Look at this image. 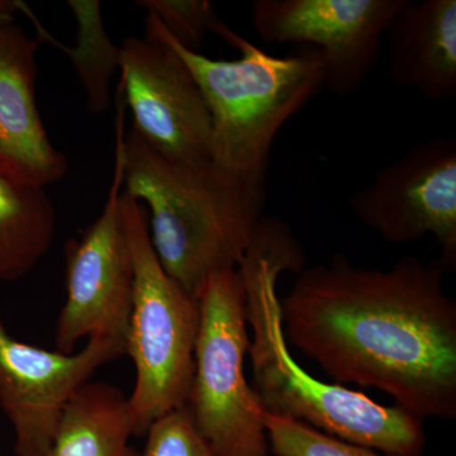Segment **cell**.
Returning <instances> with one entry per match:
<instances>
[{
  "label": "cell",
  "mask_w": 456,
  "mask_h": 456,
  "mask_svg": "<svg viewBox=\"0 0 456 456\" xmlns=\"http://www.w3.org/2000/svg\"><path fill=\"white\" fill-rule=\"evenodd\" d=\"M443 261L364 268L336 255L281 299L288 344L336 384L379 389L419 417H456V302Z\"/></svg>",
  "instance_id": "6da1fadb"
},
{
  "label": "cell",
  "mask_w": 456,
  "mask_h": 456,
  "mask_svg": "<svg viewBox=\"0 0 456 456\" xmlns=\"http://www.w3.org/2000/svg\"><path fill=\"white\" fill-rule=\"evenodd\" d=\"M237 269L246 289L251 387L264 412L384 454L421 456L426 446L421 419L395 404L383 406L362 393L317 379L294 359L278 296L279 277L305 269L302 246L290 228L264 216Z\"/></svg>",
  "instance_id": "7a4b0ae2"
},
{
  "label": "cell",
  "mask_w": 456,
  "mask_h": 456,
  "mask_svg": "<svg viewBox=\"0 0 456 456\" xmlns=\"http://www.w3.org/2000/svg\"><path fill=\"white\" fill-rule=\"evenodd\" d=\"M123 191L147 207L156 255L167 274L198 298L216 273L236 269L253 241L266 203V179L226 169L212 159L182 163L125 134L118 103Z\"/></svg>",
  "instance_id": "3957f363"
},
{
  "label": "cell",
  "mask_w": 456,
  "mask_h": 456,
  "mask_svg": "<svg viewBox=\"0 0 456 456\" xmlns=\"http://www.w3.org/2000/svg\"><path fill=\"white\" fill-rule=\"evenodd\" d=\"M146 32L169 45L196 79L211 114L212 160L240 175L266 179L279 132L325 88L322 53L302 46L289 55H270L224 26L218 36L241 53L226 61L185 49L154 14L147 13Z\"/></svg>",
  "instance_id": "277c9868"
},
{
  "label": "cell",
  "mask_w": 456,
  "mask_h": 456,
  "mask_svg": "<svg viewBox=\"0 0 456 456\" xmlns=\"http://www.w3.org/2000/svg\"><path fill=\"white\" fill-rule=\"evenodd\" d=\"M121 211L134 263L126 355L134 362L136 379L128 403L134 435L145 436L156 419L187 404L200 305L161 265L145 207L122 191Z\"/></svg>",
  "instance_id": "5b68a950"
},
{
  "label": "cell",
  "mask_w": 456,
  "mask_h": 456,
  "mask_svg": "<svg viewBox=\"0 0 456 456\" xmlns=\"http://www.w3.org/2000/svg\"><path fill=\"white\" fill-rule=\"evenodd\" d=\"M200 327L187 408L215 456H270L268 435L246 379L250 334L239 269L216 273L198 294Z\"/></svg>",
  "instance_id": "8992f818"
},
{
  "label": "cell",
  "mask_w": 456,
  "mask_h": 456,
  "mask_svg": "<svg viewBox=\"0 0 456 456\" xmlns=\"http://www.w3.org/2000/svg\"><path fill=\"white\" fill-rule=\"evenodd\" d=\"M123 164L116 141L112 185L101 216L65 248L66 299L55 330L56 350L74 353L86 338H108L126 350L134 297V263L123 224Z\"/></svg>",
  "instance_id": "52a82bcc"
},
{
  "label": "cell",
  "mask_w": 456,
  "mask_h": 456,
  "mask_svg": "<svg viewBox=\"0 0 456 456\" xmlns=\"http://www.w3.org/2000/svg\"><path fill=\"white\" fill-rule=\"evenodd\" d=\"M351 211L389 244L434 236L448 272L456 269V142L416 143L349 198Z\"/></svg>",
  "instance_id": "ba28073f"
},
{
  "label": "cell",
  "mask_w": 456,
  "mask_h": 456,
  "mask_svg": "<svg viewBox=\"0 0 456 456\" xmlns=\"http://www.w3.org/2000/svg\"><path fill=\"white\" fill-rule=\"evenodd\" d=\"M408 0H255L251 23L268 44L314 47L325 60V88L338 98L362 86L387 28Z\"/></svg>",
  "instance_id": "9c48e42d"
},
{
  "label": "cell",
  "mask_w": 456,
  "mask_h": 456,
  "mask_svg": "<svg viewBox=\"0 0 456 456\" xmlns=\"http://www.w3.org/2000/svg\"><path fill=\"white\" fill-rule=\"evenodd\" d=\"M119 49L118 94L130 108L131 131L169 160L211 159V114L182 57L150 32L126 37Z\"/></svg>",
  "instance_id": "30bf717a"
},
{
  "label": "cell",
  "mask_w": 456,
  "mask_h": 456,
  "mask_svg": "<svg viewBox=\"0 0 456 456\" xmlns=\"http://www.w3.org/2000/svg\"><path fill=\"white\" fill-rule=\"evenodd\" d=\"M125 346L90 338L71 354L17 340L0 320V408L14 431V454L47 456L69 402Z\"/></svg>",
  "instance_id": "8fae6325"
},
{
  "label": "cell",
  "mask_w": 456,
  "mask_h": 456,
  "mask_svg": "<svg viewBox=\"0 0 456 456\" xmlns=\"http://www.w3.org/2000/svg\"><path fill=\"white\" fill-rule=\"evenodd\" d=\"M38 46L20 25H0V174L46 188L64 179L68 160L51 142L38 110Z\"/></svg>",
  "instance_id": "7c38bea8"
},
{
  "label": "cell",
  "mask_w": 456,
  "mask_h": 456,
  "mask_svg": "<svg viewBox=\"0 0 456 456\" xmlns=\"http://www.w3.org/2000/svg\"><path fill=\"white\" fill-rule=\"evenodd\" d=\"M384 37L393 83L432 102L456 97V0H408Z\"/></svg>",
  "instance_id": "4fadbf2b"
},
{
  "label": "cell",
  "mask_w": 456,
  "mask_h": 456,
  "mask_svg": "<svg viewBox=\"0 0 456 456\" xmlns=\"http://www.w3.org/2000/svg\"><path fill=\"white\" fill-rule=\"evenodd\" d=\"M128 397L118 387L86 383L69 402L47 456H141Z\"/></svg>",
  "instance_id": "5bb4252c"
},
{
  "label": "cell",
  "mask_w": 456,
  "mask_h": 456,
  "mask_svg": "<svg viewBox=\"0 0 456 456\" xmlns=\"http://www.w3.org/2000/svg\"><path fill=\"white\" fill-rule=\"evenodd\" d=\"M56 211L45 188L0 174V281L25 278L53 245Z\"/></svg>",
  "instance_id": "9a60e30c"
},
{
  "label": "cell",
  "mask_w": 456,
  "mask_h": 456,
  "mask_svg": "<svg viewBox=\"0 0 456 456\" xmlns=\"http://www.w3.org/2000/svg\"><path fill=\"white\" fill-rule=\"evenodd\" d=\"M68 7L77 23V46L60 44L47 29L33 17L31 9L22 4L20 12L35 20L38 40L50 42L59 47L73 62L77 77L86 90L90 112H106L110 107V82L119 70L121 49L110 40L102 17L98 0H69Z\"/></svg>",
  "instance_id": "2e32d148"
},
{
  "label": "cell",
  "mask_w": 456,
  "mask_h": 456,
  "mask_svg": "<svg viewBox=\"0 0 456 456\" xmlns=\"http://www.w3.org/2000/svg\"><path fill=\"white\" fill-rule=\"evenodd\" d=\"M263 422L274 456H397L336 439L310 425L264 411Z\"/></svg>",
  "instance_id": "e0dca14e"
},
{
  "label": "cell",
  "mask_w": 456,
  "mask_h": 456,
  "mask_svg": "<svg viewBox=\"0 0 456 456\" xmlns=\"http://www.w3.org/2000/svg\"><path fill=\"white\" fill-rule=\"evenodd\" d=\"M137 4L154 14L174 40L194 53L209 32L217 35L224 26L208 0H141Z\"/></svg>",
  "instance_id": "ac0fdd59"
},
{
  "label": "cell",
  "mask_w": 456,
  "mask_h": 456,
  "mask_svg": "<svg viewBox=\"0 0 456 456\" xmlns=\"http://www.w3.org/2000/svg\"><path fill=\"white\" fill-rule=\"evenodd\" d=\"M145 436L141 456H215L185 407L156 419Z\"/></svg>",
  "instance_id": "d6986e66"
},
{
  "label": "cell",
  "mask_w": 456,
  "mask_h": 456,
  "mask_svg": "<svg viewBox=\"0 0 456 456\" xmlns=\"http://www.w3.org/2000/svg\"><path fill=\"white\" fill-rule=\"evenodd\" d=\"M20 2L0 0V25L14 22V14L20 11Z\"/></svg>",
  "instance_id": "ffe728a7"
}]
</instances>
